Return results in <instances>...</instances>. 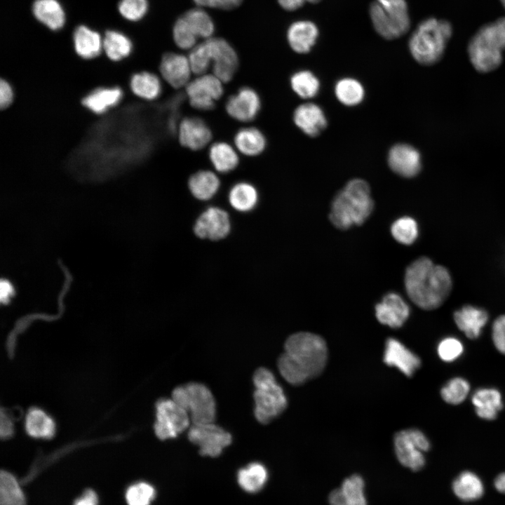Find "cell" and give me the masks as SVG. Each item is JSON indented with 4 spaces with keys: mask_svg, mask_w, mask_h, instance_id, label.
Wrapping results in <instances>:
<instances>
[{
    "mask_svg": "<svg viewBox=\"0 0 505 505\" xmlns=\"http://www.w3.org/2000/svg\"><path fill=\"white\" fill-rule=\"evenodd\" d=\"M324 339L314 333L299 332L288 337L277 361L278 371L289 384L298 386L318 377L328 361Z\"/></svg>",
    "mask_w": 505,
    "mask_h": 505,
    "instance_id": "obj_1",
    "label": "cell"
},
{
    "mask_svg": "<svg viewBox=\"0 0 505 505\" xmlns=\"http://www.w3.org/2000/svg\"><path fill=\"white\" fill-rule=\"evenodd\" d=\"M404 283L412 302L425 310L440 306L452 288V278L447 269L425 257L418 258L408 267Z\"/></svg>",
    "mask_w": 505,
    "mask_h": 505,
    "instance_id": "obj_2",
    "label": "cell"
},
{
    "mask_svg": "<svg viewBox=\"0 0 505 505\" xmlns=\"http://www.w3.org/2000/svg\"><path fill=\"white\" fill-rule=\"evenodd\" d=\"M373 208L368 183L363 179L354 178L333 198L329 219L335 227L345 230L365 222Z\"/></svg>",
    "mask_w": 505,
    "mask_h": 505,
    "instance_id": "obj_3",
    "label": "cell"
},
{
    "mask_svg": "<svg viewBox=\"0 0 505 505\" xmlns=\"http://www.w3.org/2000/svg\"><path fill=\"white\" fill-rule=\"evenodd\" d=\"M452 34L450 22L429 18L422 21L412 34L408 47L412 57L423 65H431L443 55Z\"/></svg>",
    "mask_w": 505,
    "mask_h": 505,
    "instance_id": "obj_4",
    "label": "cell"
},
{
    "mask_svg": "<svg viewBox=\"0 0 505 505\" xmlns=\"http://www.w3.org/2000/svg\"><path fill=\"white\" fill-rule=\"evenodd\" d=\"M505 50V17L480 27L471 38L468 53L471 64L480 72L497 69Z\"/></svg>",
    "mask_w": 505,
    "mask_h": 505,
    "instance_id": "obj_5",
    "label": "cell"
},
{
    "mask_svg": "<svg viewBox=\"0 0 505 505\" xmlns=\"http://www.w3.org/2000/svg\"><path fill=\"white\" fill-rule=\"evenodd\" d=\"M252 381L255 388L253 393L255 417L261 424H267L285 410L287 398L273 372L266 368L257 369Z\"/></svg>",
    "mask_w": 505,
    "mask_h": 505,
    "instance_id": "obj_6",
    "label": "cell"
},
{
    "mask_svg": "<svg viewBox=\"0 0 505 505\" xmlns=\"http://www.w3.org/2000/svg\"><path fill=\"white\" fill-rule=\"evenodd\" d=\"M171 398L189 415L191 424L214 422L216 403L210 390L203 384L189 382L175 387Z\"/></svg>",
    "mask_w": 505,
    "mask_h": 505,
    "instance_id": "obj_7",
    "label": "cell"
},
{
    "mask_svg": "<svg viewBox=\"0 0 505 505\" xmlns=\"http://www.w3.org/2000/svg\"><path fill=\"white\" fill-rule=\"evenodd\" d=\"M394 450L398 462L413 471L425 465L424 452L431 447L425 434L417 429H407L397 432L393 438Z\"/></svg>",
    "mask_w": 505,
    "mask_h": 505,
    "instance_id": "obj_8",
    "label": "cell"
},
{
    "mask_svg": "<svg viewBox=\"0 0 505 505\" xmlns=\"http://www.w3.org/2000/svg\"><path fill=\"white\" fill-rule=\"evenodd\" d=\"M191 424L188 412L172 398H161L157 401L154 429L159 439L176 438Z\"/></svg>",
    "mask_w": 505,
    "mask_h": 505,
    "instance_id": "obj_9",
    "label": "cell"
},
{
    "mask_svg": "<svg viewBox=\"0 0 505 505\" xmlns=\"http://www.w3.org/2000/svg\"><path fill=\"white\" fill-rule=\"evenodd\" d=\"M223 84L213 73L196 76L184 88L189 105L200 111L213 109L223 95Z\"/></svg>",
    "mask_w": 505,
    "mask_h": 505,
    "instance_id": "obj_10",
    "label": "cell"
},
{
    "mask_svg": "<svg viewBox=\"0 0 505 505\" xmlns=\"http://www.w3.org/2000/svg\"><path fill=\"white\" fill-rule=\"evenodd\" d=\"M210 60L212 73L224 83L229 82L238 67L234 48L225 39L211 37L203 41Z\"/></svg>",
    "mask_w": 505,
    "mask_h": 505,
    "instance_id": "obj_11",
    "label": "cell"
},
{
    "mask_svg": "<svg viewBox=\"0 0 505 505\" xmlns=\"http://www.w3.org/2000/svg\"><path fill=\"white\" fill-rule=\"evenodd\" d=\"M187 435L189 440L199 447L201 455L212 457L219 456L232 440L228 431L214 422L191 424Z\"/></svg>",
    "mask_w": 505,
    "mask_h": 505,
    "instance_id": "obj_12",
    "label": "cell"
},
{
    "mask_svg": "<svg viewBox=\"0 0 505 505\" xmlns=\"http://www.w3.org/2000/svg\"><path fill=\"white\" fill-rule=\"evenodd\" d=\"M261 99L250 87H242L231 95L225 102V111L233 119L248 123L253 121L261 109Z\"/></svg>",
    "mask_w": 505,
    "mask_h": 505,
    "instance_id": "obj_13",
    "label": "cell"
},
{
    "mask_svg": "<svg viewBox=\"0 0 505 505\" xmlns=\"http://www.w3.org/2000/svg\"><path fill=\"white\" fill-rule=\"evenodd\" d=\"M387 164L395 174L411 178L419 173L422 169V157L415 147L407 143L398 142L389 149Z\"/></svg>",
    "mask_w": 505,
    "mask_h": 505,
    "instance_id": "obj_14",
    "label": "cell"
},
{
    "mask_svg": "<svg viewBox=\"0 0 505 505\" xmlns=\"http://www.w3.org/2000/svg\"><path fill=\"white\" fill-rule=\"evenodd\" d=\"M230 229L228 213L220 208L210 207L198 217L194 231L201 238L217 241L226 237Z\"/></svg>",
    "mask_w": 505,
    "mask_h": 505,
    "instance_id": "obj_15",
    "label": "cell"
},
{
    "mask_svg": "<svg viewBox=\"0 0 505 505\" xmlns=\"http://www.w3.org/2000/svg\"><path fill=\"white\" fill-rule=\"evenodd\" d=\"M177 137L183 147L191 151H199L210 144L213 133L203 119L195 116H186L178 125Z\"/></svg>",
    "mask_w": 505,
    "mask_h": 505,
    "instance_id": "obj_16",
    "label": "cell"
},
{
    "mask_svg": "<svg viewBox=\"0 0 505 505\" xmlns=\"http://www.w3.org/2000/svg\"><path fill=\"white\" fill-rule=\"evenodd\" d=\"M159 72L162 79L175 89L185 88L193 74L188 56L173 52L163 55Z\"/></svg>",
    "mask_w": 505,
    "mask_h": 505,
    "instance_id": "obj_17",
    "label": "cell"
},
{
    "mask_svg": "<svg viewBox=\"0 0 505 505\" xmlns=\"http://www.w3.org/2000/svg\"><path fill=\"white\" fill-rule=\"evenodd\" d=\"M375 316L383 325L391 328L401 327L408 319L410 309L407 302L396 292L386 294L375 305Z\"/></svg>",
    "mask_w": 505,
    "mask_h": 505,
    "instance_id": "obj_18",
    "label": "cell"
},
{
    "mask_svg": "<svg viewBox=\"0 0 505 505\" xmlns=\"http://www.w3.org/2000/svg\"><path fill=\"white\" fill-rule=\"evenodd\" d=\"M292 121L298 129L311 137L320 135L328 124L323 109L311 102L297 106L293 111Z\"/></svg>",
    "mask_w": 505,
    "mask_h": 505,
    "instance_id": "obj_19",
    "label": "cell"
},
{
    "mask_svg": "<svg viewBox=\"0 0 505 505\" xmlns=\"http://www.w3.org/2000/svg\"><path fill=\"white\" fill-rule=\"evenodd\" d=\"M383 361L389 366L398 368L408 377H412L422 364L417 354L393 337L386 341Z\"/></svg>",
    "mask_w": 505,
    "mask_h": 505,
    "instance_id": "obj_20",
    "label": "cell"
},
{
    "mask_svg": "<svg viewBox=\"0 0 505 505\" xmlns=\"http://www.w3.org/2000/svg\"><path fill=\"white\" fill-rule=\"evenodd\" d=\"M123 95V90L118 86H103L91 89L83 96L81 102L89 112L102 115L116 107Z\"/></svg>",
    "mask_w": 505,
    "mask_h": 505,
    "instance_id": "obj_21",
    "label": "cell"
},
{
    "mask_svg": "<svg viewBox=\"0 0 505 505\" xmlns=\"http://www.w3.org/2000/svg\"><path fill=\"white\" fill-rule=\"evenodd\" d=\"M365 482L358 474L346 478L339 488L328 497L330 505H368L364 493Z\"/></svg>",
    "mask_w": 505,
    "mask_h": 505,
    "instance_id": "obj_22",
    "label": "cell"
},
{
    "mask_svg": "<svg viewBox=\"0 0 505 505\" xmlns=\"http://www.w3.org/2000/svg\"><path fill=\"white\" fill-rule=\"evenodd\" d=\"M318 36L316 25L309 20L296 21L287 32V40L291 49L297 53H308L316 44Z\"/></svg>",
    "mask_w": 505,
    "mask_h": 505,
    "instance_id": "obj_23",
    "label": "cell"
},
{
    "mask_svg": "<svg viewBox=\"0 0 505 505\" xmlns=\"http://www.w3.org/2000/svg\"><path fill=\"white\" fill-rule=\"evenodd\" d=\"M488 320L484 309L466 305L454 313V321L458 328L469 339L479 337Z\"/></svg>",
    "mask_w": 505,
    "mask_h": 505,
    "instance_id": "obj_24",
    "label": "cell"
},
{
    "mask_svg": "<svg viewBox=\"0 0 505 505\" xmlns=\"http://www.w3.org/2000/svg\"><path fill=\"white\" fill-rule=\"evenodd\" d=\"M472 403L478 417L485 420H494L503 408L500 391L494 388H480L472 395Z\"/></svg>",
    "mask_w": 505,
    "mask_h": 505,
    "instance_id": "obj_25",
    "label": "cell"
},
{
    "mask_svg": "<svg viewBox=\"0 0 505 505\" xmlns=\"http://www.w3.org/2000/svg\"><path fill=\"white\" fill-rule=\"evenodd\" d=\"M73 42L76 54L85 60L97 57L103 50V38L97 32L85 25L75 29Z\"/></svg>",
    "mask_w": 505,
    "mask_h": 505,
    "instance_id": "obj_26",
    "label": "cell"
},
{
    "mask_svg": "<svg viewBox=\"0 0 505 505\" xmlns=\"http://www.w3.org/2000/svg\"><path fill=\"white\" fill-rule=\"evenodd\" d=\"M234 146L238 153L248 157L260 155L267 147V139L257 128L248 126L240 128L234 135Z\"/></svg>",
    "mask_w": 505,
    "mask_h": 505,
    "instance_id": "obj_27",
    "label": "cell"
},
{
    "mask_svg": "<svg viewBox=\"0 0 505 505\" xmlns=\"http://www.w3.org/2000/svg\"><path fill=\"white\" fill-rule=\"evenodd\" d=\"M208 159L214 170L219 173H228L239 164L238 152L234 145L224 141H217L210 145Z\"/></svg>",
    "mask_w": 505,
    "mask_h": 505,
    "instance_id": "obj_28",
    "label": "cell"
},
{
    "mask_svg": "<svg viewBox=\"0 0 505 505\" xmlns=\"http://www.w3.org/2000/svg\"><path fill=\"white\" fill-rule=\"evenodd\" d=\"M129 87L134 95L147 101L156 100L163 90L160 78L148 71L134 73L130 79Z\"/></svg>",
    "mask_w": 505,
    "mask_h": 505,
    "instance_id": "obj_29",
    "label": "cell"
},
{
    "mask_svg": "<svg viewBox=\"0 0 505 505\" xmlns=\"http://www.w3.org/2000/svg\"><path fill=\"white\" fill-rule=\"evenodd\" d=\"M220 180L217 175L210 170H200L188 180V187L194 197L200 201L213 198L218 191Z\"/></svg>",
    "mask_w": 505,
    "mask_h": 505,
    "instance_id": "obj_30",
    "label": "cell"
},
{
    "mask_svg": "<svg viewBox=\"0 0 505 505\" xmlns=\"http://www.w3.org/2000/svg\"><path fill=\"white\" fill-rule=\"evenodd\" d=\"M32 11L34 17L51 30L60 29L65 23V13L58 0H36Z\"/></svg>",
    "mask_w": 505,
    "mask_h": 505,
    "instance_id": "obj_31",
    "label": "cell"
},
{
    "mask_svg": "<svg viewBox=\"0 0 505 505\" xmlns=\"http://www.w3.org/2000/svg\"><path fill=\"white\" fill-rule=\"evenodd\" d=\"M392 26L398 38L405 34L410 26L405 0H376Z\"/></svg>",
    "mask_w": 505,
    "mask_h": 505,
    "instance_id": "obj_32",
    "label": "cell"
},
{
    "mask_svg": "<svg viewBox=\"0 0 505 505\" xmlns=\"http://www.w3.org/2000/svg\"><path fill=\"white\" fill-rule=\"evenodd\" d=\"M27 433L36 438H50L55 432V424L52 417L39 408L30 409L25 419Z\"/></svg>",
    "mask_w": 505,
    "mask_h": 505,
    "instance_id": "obj_33",
    "label": "cell"
},
{
    "mask_svg": "<svg viewBox=\"0 0 505 505\" xmlns=\"http://www.w3.org/2000/svg\"><path fill=\"white\" fill-rule=\"evenodd\" d=\"M334 93L337 100L346 107L358 106L365 96V90L361 81L349 76L336 81Z\"/></svg>",
    "mask_w": 505,
    "mask_h": 505,
    "instance_id": "obj_34",
    "label": "cell"
},
{
    "mask_svg": "<svg viewBox=\"0 0 505 505\" xmlns=\"http://www.w3.org/2000/svg\"><path fill=\"white\" fill-rule=\"evenodd\" d=\"M452 488L459 499L466 501L476 500L484 493L481 479L469 471L462 472L453 481Z\"/></svg>",
    "mask_w": 505,
    "mask_h": 505,
    "instance_id": "obj_35",
    "label": "cell"
},
{
    "mask_svg": "<svg viewBox=\"0 0 505 505\" xmlns=\"http://www.w3.org/2000/svg\"><path fill=\"white\" fill-rule=\"evenodd\" d=\"M103 50L110 60L118 62L130 55L133 43L123 33L107 30L103 37Z\"/></svg>",
    "mask_w": 505,
    "mask_h": 505,
    "instance_id": "obj_36",
    "label": "cell"
},
{
    "mask_svg": "<svg viewBox=\"0 0 505 505\" xmlns=\"http://www.w3.org/2000/svg\"><path fill=\"white\" fill-rule=\"evenodd\" d=\"M228 197L233 208L240 212H248L257 205L258 192L252 184L240 182L231 188Z\"/></svg>",
    "mask_w": 505,
    "mask_h": 505,
    "instance_id": "obj_37",
    "label": "cell"
},
{
    "mask_svg": "<svg viewBox=\"0 0 505 505\" xmlns=\"http://www.w3.org/2000/svg\"><path fill=\"white\" fill-rule=\"evenodd\" d=\"M290 86L298 97L305 100L316 97L321 89L319 79L308 69L294 72L290 77Z\"/></svg>",
    "mask_w": 505,
    "mask_h": 505,
    "instance_id": "obj_38",
    "label": "cell"
},
{
    "mask_svg": "<svg viewBox=\"0 0 505 505\" xmlns=\"http://www.w3.org/2000/svg\"><path fill=\"white\" fill-rule=\"evenodd\" d=\"M268 473L266 468L258 462H253L240 469L237 479L241 487L250 493L260 491L267 482Z\"/></svg>",
    "mask_w": 505,
    "mask_h": 505,
    "instance_id": "obj_39",
    "label": "cell"
},
{
    "mask_svg": "<svg viewBox=\"0 0 505 505\" xmlns=\"http://www.w3.org/2000/svg\"><path fill=\"white\" fill-rule=\"evenodd\" d=\"M182 16L198 39L206 40L212 37L215 30L213 21L201 7L190 9Z\"/></svg>",
    "mask_w": 505,
    "mask_h": 505,
    "instance_id": "obj_40",
    "label": "cell"
},
{
    "mask_svg": "<svg viewBox=\"0 0 505 505\" xmlns=\"http://www.w3.org/2000/svg\"><path fill=\"white\" fill-rule=\"evenodd\" d=\"M25 497L15 478L2 471L0 475V505H25Z\"/></svg>",
    "mask_w": 505,
    "mask_h": 505,
    "instance_id": "obj_41",
    "label": "cell"
},
{
    "mask_svg": "<svg viewBox=\"0 0 505 505\" xmlns=\"http://www.w3.org/2000/svg\"><path fill=\"white\" fill-rule=\"evenodd\" d=\"M470 392V384L464 378L456 377L450 379L441 388L440 396L448 404L459 405L464 401Z\"/></svg>",
    "mask_w": 505,
    "mask_h": 505,
    "instance_id": "obj_42",
    "label": "cell"
},
{
    "mask_svg": "<svg viewBox=\"0 0 505 505\" xmlns=\"http://www.w3.org/2000/svg\"><path fill=\"white\" fill-rule=\"evenodd\" d=\"M393 238L403 245L413 243L419 234L417 222L410 217H402L395 220L391 226Z\"/></svg>",
    "mask_w": 505,
    "mask_h": 505,
    "instance_id": "obj_43",
    "label": "cell"
},
{
    "mask_svg": "<svg viewBox=\"0 0 505 505\" xmlns=\"http://www.w3.org/2000/svg\"><path fill=\"white\" fill-rule=\"evenodd\" d=\"M173 36L175 43L180 49L191 50L197 45L198 37L182 15L174 24Z\"/></svg>",
    "mask_w": 505,
    "mask_h": 505,
    "instance_id": "obj_44",
    "label": "cell"
},
{
    "mask_svg": "<svg viewBox=\"0 0 505 505\" xmlns=\"http://www.w3.org/2000/svg\"><path fill=\"white\" fill-rule=\"evenodd\" d=\"M156 492L149 483L140 482L130 486L126 493L128 505H150Z\"/></svg>",
    "mask_w": 505,
    "mask_h": 505,
    "instance_id": "obj_45",
    "label": "cell"
},
{
    "mask_svg": "<svg viewBox=\"0 0 505 505\" xmlns=\"http://www.w3.org/2000/svg\"><path fill=\"white\" fill-rule=\"evenodd\" d=\"M463 352V344L459 339L454 337L443 338L437 346L439 358L445 363L456 361L462 355Z\"/></svg>",
    "mask_w": 505,
    "mask_h": 505,
    "instance_id": "obj_46",
    "label": "cell"
},
{
    "mask_svg": "<svg viewBox=\"0 0 505 505\" xmlns=\"http://www.w3.org/2000/svg\"><path fill=\"white\" fill-rule=\"evenodd\" d=\"M118 8L122 17L135 22L141 20L147 13L148 2L147 0H121Z\"/></svg>",
    "mask_w": 505,
    "mask_h": 505,
    "instance_id": "obj_47",
    "label": "cell"
},
{
    "mask_svg": "<svg viewBox=\"0 0 505 505\" xmlns=\"http://www.w3.org/2000/svg\"><path fill=\"white\" fill-rule=\"evenodd\" d=\"M188 58L192 73L196 76L208 73V69L211 68L203 41L197 44L189 51Z\"/></svg>",
    "mask_w": 505,
    "mask_h": 505,
    "instance_id": "obj_48",
    "label": "cell"
},
{
    "mask_svg": "<svg viewBox=\"0 0 505 505\" xmlns=\"http://www.w3.org/2000/svg\"><path fill=\"white\" fill-rule=\"evenodd\" d=\"M492 339L497 350L505 355V315L499 316L494 321Z\"/></svg>",
    "mask_w": 505,
    "mask_h": 505,
    "instance_id": "obj_49",
    "label": "cell"
},
{
    "mask_svg": "<svg viewBox=\"0 0 505 505\" xmlns=\"http://www.w3.org/2000/svg\"><path fill=\"white\" fill-rule=\"evenodd\" d=\"M15 93L10 81L4 78L0 80V107L1 110H6L14 101Z\"/></svg>",
    "mask_w": 505,
    "mask_h": 505,
    "instance_id": "obj_50",
    "label": "cell"
},
{
    "mask_svg": "<svg viewBox=\"0 0 505 505\" xmlns=\"http://www.w3.org/2000/svg\"><path fill=\"white\" fill-rule=\"evenodd\" d=\"M198 7L230 10L238 6L243 0H193Z\"/></svg>",
    "mask_w": 505,
    "mask_h": 505,
    "instance_id": "obj_51",
    "label": "cell"
},
{
    "mask_svg": "<svg viewBox=\"0 0 505 505\" xmlns=\"http://www.w3.org/2000/svg\"><path fill=\"white\" fill-rule=\"evenodd\" d=\"M97 503L98 499L96 493L88 489L74 501V505H97Z\"/></svg>",
    "mask_w": 505,
    "mask_h": 505,
    "instance_id": "obj_52",
    "label": "cell"
},
{
    "mask_svg": "<svg viewBox=\"0 0 505 505\" xmlns=\"http://www.w3.org/2000/svg\"><path fill=\"white\" fill-rule=\"evenodd\" d=\"M284 10L293 11L302 7L306 0H277Z\"/></svg>",
    "mask_w": 505,
    "mask_h": 505,
    "instance_id": "obj_53",
    "label": "cell"
},
{
    "mask_svg": "<svg viewBox=\"0 0 505 505\" xmlns=\"http://www.w3.org/2000/svg\"><path fill=\"white\" fill-rule=\"evenodd\" d=\"M1 436L3 438L9 437L13 432V425L11 420L6 415H1Z\"/></svg>",
    "mask_w": 505,
    "mask_h": 505,
    "instance_id": "obj_54",
    "label": "cell"
},
{
    "mask_svg": "<svg viewBox=\"0 0 505 505\" xmlns=\"http://www.w3.org/2000/svg\"><path fill=\"white\" fill-rule=\"evenodd\" d=\"M494 487L501 493L505 494V473H501L494 480Z\"/></svg>",
    "mask_w": 505,
    "mask_h": 505,
    "instance_id": "obj_55",
    "label": "cell"
},
{
    "mask_svg": "<svg viewBox=\"0 0 505 505\" xmlns=\"http://www.w3.org/2000/svg\"><path fill=\"white\" fill-rule=\"evenodd\" d=\"M306 1H309V2H311V3H313V4H316V3H318V2L321 1V0H306Z\"/></svg>",
    "mask_w": 505,
    "mask_h": 505,
    "instance_id": "obj_56",
    "label": "cell"
},
{
    "mask_svg": "<svg viewBox=\"0 0 505 505\" xmlns=\"http://www.w3.org/2000/svg\"><path fill=\"white\" fill-rule=\"evenodd\" d=\"M499 1H500V2L501 3L502 6H503L504 7V8H505V0H499Z\"/></svg>",
    "mask_w": 505,
    "mask_h": 505,
    "instance_id": "obj_57",
    "label": "cell"
}]
</instances>
